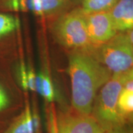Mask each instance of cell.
Segmentation results:
<instances>
[{
	"mask_svg": "<svg viewBox=\"0 0 133 133\" xmlns=\"http://www.w3.org/2000/svg\"><path fill=\"white\" fill-rule=\"evenodd\" d=\"M31 110L34 133H40V118L38 114V110L35 107H33V110Z\"/></svg>",
	"mask_w": 133,
	"mask_h": 133,
	"instance_id": "15",
	"label": "cell"
},
{
	"mask_svg": "<svg viewBox=\"0 0 133 133\" xmlns=\"http://www.w3.org/2000/svg\"><path fill=\"white\" fill-rule=\"evenodd\" d=\"M133 78L131 69L122 73L112 74L111 78L97 92L91 115L105 131L114 133H132L130 126L119 117L116 105L124 84Z\"/></svg>",
	"mask_w": 133,
	"mask_h": 133,
	"instance_id": "2",
	"label": "cell"
},
{
	"mask_svg": "<svg viewBox=\"0 0 133 133\" xmlns=\"http://www.w3.org/2000/svg\"><path fill=\"white\" fill-rule=\"evenodd\" d=\"M85 23L92 45H99L107 42L118 33L109 11L86 14Z\"/></svg>",
	"mask_w": 133,
	"mask_h": 133,
	"instance_id": "6",
	"label": "cell"
},
{
	"mask_svg": "<svg viewBox=\"0 0 133 133\" xmlns=\"http://www.w3.org/2000/svg\"><path fill=\"white\" fill-rule=\"evenodd\" d=\"M104 133H114V132H107V131H105Z\"/></svg>",
	"mask_w": 133,
	"mask_h": 133,
	"instance_id": "18",
	"label": "cell"
},
{
	"mask_svg": "<svg viewBox=\"0 0 133 133\" xmlns=\"http://www.w3.org/2000/svg\"><path fill=\"white\" fill-rule=\"evenodd\" d=\"M9 104V98L7 94L0 86V111L4 109Z\"/></svg>",
	"mask_w": 133,
	"mask_h": 133,
	"instance_id": "17",
	"label": "cell"
},
{
	"mask_svg": "<svg viewBox=\"0 0 133 133\" xmlns=\"http://www.w3.org/2000/svg\"><path fill=\"white\" fill-rule=\"evenodd\" d=\"M33 10L40 16L62 14L71 5V0H31Z\"/></svg>",
	"mask_w": 133,
	"mask_h": 133,
	"instance_id": "9",
	"label": "cell"
},
{
	"mask_svg": "<svg viewBox=\"0 0 133 133\" xmlns=\"http://www.w3.org/2000/svg\"><path fill=\"white\" fill-rule=\"evenodd\" d=\"M28 90L36 92V74L31 68L27 70Z\"/></svg>",
	"mask_w": 133,
	"mask_h": 133,
	"instance_id": "14",
	"label": "cell"
},
{
	"mask_svg": "<svg viewBox=\"0 0 133 133\" xmlns=\"http://www.w3.org/2000/svg\"><path fill=\"white\" fill-rule=\"evenodd\" d=\"M86 14L81 8L60 15L52 26V33L58 43L65 48L86 50L92 45L85 23Z\"/></svg>",
	"mask_w": 133,
	"mask_h": 133,
	"instance_id": "4",
	"label": "cell"
},
{
	"mask_svg": "<svg viewBox=\"0 0 133 133\" xmlns=\"http://www.w3.org/2000/svg\"><path fill=\"white\" fill-rule=\"evenodd\" d=\"M57 133H104L91 115L76 111H59L56 116Z\"/></svg>",
	"mask_w": 133,
	"mask_h": 133,
	"instance_id": "5",
	"label": "cell"
},
{
	"mask_svg": "<svg viewBox=\"0 0 133 133\" xmlns=\"http://www.w3.org/2000/svg\"><path fill=\"white\" fill-rule=\"evenodd\" d=\"M68 74L71 81L73 109L80 114L91 115L97 92L112 73L87 52L74 49L69 57Z\"/></svg>",
	"mask_w": 133,
	"mask_h": 133,
	"instance_id": "1",
	"label": "cell"
},
{
	"mask_svg": "<svg viewBox=\"0 0 133 133\" xmlns=\"http://www.w3.org/2000/svg\"><path fill=\"white\" fill-rule=\"evenodd\" d=\"M118 0H80L81 9L86 14L109 11Z\"/></svg>",
	"mask_w": 133,
	"mask_h": 133,
	"instance_id": "11",
	"label": "cell"
},
{
	"mask_svg": "<svg viewBox=\"0 0 133 133\" xmlns=\"http://www.w3.org/2000/svg\"><path fill=\"white\" fill-rule=\"evenodd\" d=\"M19 26L18 20L12 16L0 14V36L15 30Z\"/></svg>",
	"mask_w": 133,
	"mask_h": 133,
	"instance_id": "13",
	"label": "cell"
},
{
	"mask_svg": "<svg viewBox=\"0 0 133 133\" xmlns=\"http://www.w3.org/2000/svg\"><path fill=\"white\" fill-rule=\"evenodd\" d=\"M92 56L112 74L122 73L132 69V29L118 32L107 42L91 45L83 50Z\"/></svg>",
	"mask_w": 133,
	"mask_h": 133,
	"instance_id": "3",
	"label": "cell"
},
{
	"mask_svg": "<svg viewBox=\"0 0 133 133\" xmlns=\"http://www.w3.org/2000/svg\"><path fill=\"white\" fill-rule=\"evenodd\" d=\"M20 77L21 85L24 90H28L27 87V69L24 63H22L20 67Z\"/></svg>",
	"mask_w": 133,
	"mask_h": 133,
	"instance_id": "16",
	"label": "cell"
},
{
	"mask_svg": "<svg viewBox=\"0 0 133 133\" xmlns=\"http://www.w3.org/2000/svg\"><path fill=\"white\" fill-rule=\"evenodd\" d=\"M116 109L121 120L130 126L133 115V78L124 84L118 98Z\"/></svg>",
	"mask_w": 133,
	"mask_h": 133,
	"instance_id": "8",
	"label": "cell"
},
{
	"mask_svg": "<svg viewBox=\"0 0 133 133\" xmlns=\"http://www.w3.org/2000/svg\"><path fill=\"white\" fill-rule=\"evenodd\" d=\"M109 12L118 32L132 29L133 0H118Z\"/></svg>",
	"mask_w": 133,
	"mask_h": 133,
	"instance_id": "7",
	"label": "cell"
},
{
	"mask_svg": "<svg viewBox=\"0 0 133 133\" xmlns=\"http://www.w3.org/2000/svg\"><path fill=\"white\" fill-rule=\"evenodd\" d=\"M42 83V97L48 102H52L56 98L54 85L48 71H41Z\"/></svg>",
	"mask_w": 133,
	"mask_h": 133,
	"instance_id": "12",
	"label": "cell"
},
{
	"mask_svg": "<svg viewBox=\"0 0 133 133\" xmlns=\"http://www.w3.org/2000/svg\"><path fill=\"white\" fill-rule=\"evenodd\" d=\"M5 133H34L31 110L26 103L24 110Z\"/></svg>",
	"mask_w": 133,
	"mask_h": 133,
	"instance_id": "10",
	"label": "cell"
}]
</instances>
